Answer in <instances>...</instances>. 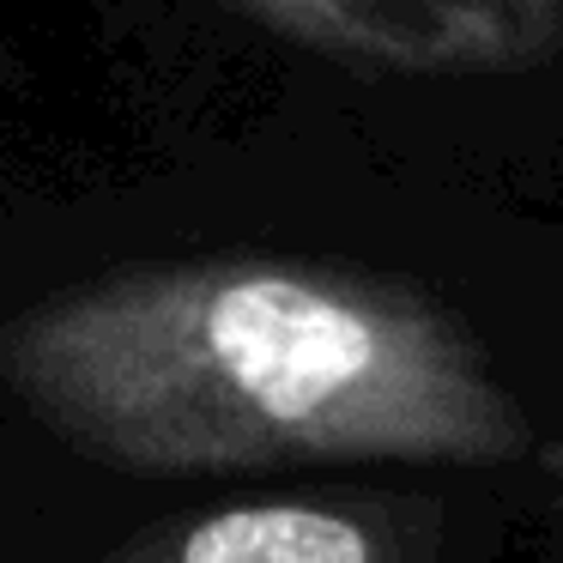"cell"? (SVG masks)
I'll use <instances>...</instances> for the list:
<instances>
[{
  "instance_id": "1",
  "label": "cell",
  "mask_w": 563,
  "mask_h": 563,
  "mask_svg": "<svg viewBox=\"0 0 563 563\" xmlns=\"http://www.w3.org/2000/svg\"><path fill=\"white\" fill-rule=\"evenodd\" d=\"M0 376L128 473L527 449L509 388L437 303L316 261L224 255L55 297L0 340Z\"/></svg>"
},
{
  "instance_id": "2",
  "label": "cell",
  "mask_w": 563,
  "mask_h": 563,
  "mask_svg": "<svg viewBox=\"0 0 563 563\" xmlns=\"http://www.w3.org/2000/svg\"><path fill=\"white\" fill-rule=\"evenodd\" d=\"M236 7L297 43L400 74L521 67L563 25V0H236Z\"/></svg>"
},
{
  "instance_id": "3",
  "label": "cell",
  "mask_w": 563,
  "mask_h": 563,
  "mask_svg": "<svg viewBox=\"0 0 563 563\" xmlns=\"http://www.w3.org/2000/svg\"><path fill=\"white\" fill-rule=\"evenodd\" d=\"M170 563H376V533L345 509L243 503L183 527Z\"/></svg>"
}]
</instances>
